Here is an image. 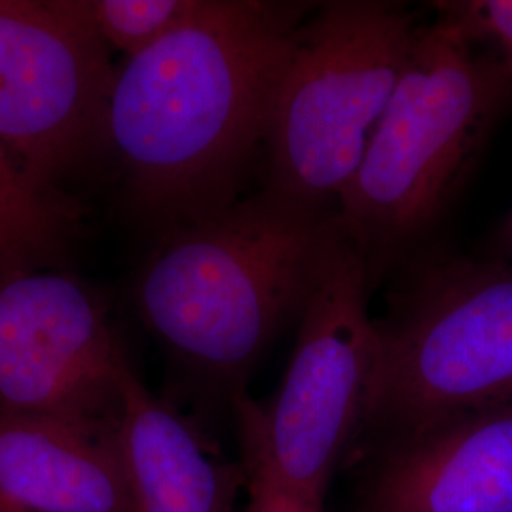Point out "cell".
<instances>
[{"label": "cell", "instance_id": "9", "mask_svg": "<svg viewBox=\"0 0 512 512\" xmlns=\"http://www.w3.org/2000/svg\"><path fill=\"white\" fill-rule=\"evenodd\" d=\"M365 512H512V404L385 442Z\"/></svg>", "mask_w": 512, "mask_h": 512}, {"label": "cell", "instance_id": "1", "mask_svg": "<svg viewBox=\"0 0 512 512\" xmlns=\"http://www.w3.org/2000/svg\"><path fill=\"white\" fill-rule=\"evenodd\" d=\"M308 8L196 0L116 71L107 139L135 217L160 234L238 203Z\"/></svg>", "mask_w": 512, "mask_h": 512}, {"label": "cell", "instance_id": "7", "mask_svg": "<svg viewBox=\"0 0 512 512\" xmlns=\"http://www.w3.org/2000/svg\"><path fill=\"white\" fill-rule=\"evenodd\" d=\"M116 71L90 0H0V147L57 186L109 145Z\"/></svg>", "mask_w": 512, "mask_h": 512}, {"label": "cell", "instance_id": "2", "mask_svg": "<svg viewBox=\"0 0 512 512\" xmlns=\"http://www.w3.org/2000/svg\"><path fill=\"white\" fill-rule=\"evenodd\" d=\"M342 239L334 211L262 192L160 234L137 279V310L179 365L234 399L300 319Z\"/></svg>", "mask_w": 512, "mask_h": 512}, {"label": "cell", "instance_id": "10", "mask_svg": "<svg viewBox=\"0 0 512 512\" xmlns=\"http://www.w3.org/2000/svg\"><path fill=\"white\" fill-rule=\"evenodd\" d=\"M0 499L27 512H133L116 427L0 406Z\"/></svg>", "mask_w": 512, "mask_h": 512}, {"label": "cell", "instance_id": "4", "mask_svg": "<svg viewBox=\"0 0 512 512\" xmlns=\"http://www.w3.org/2000/svg\"><path fill=\"white\" fill-rule=\"evenodd\" d=\"M418 33L389 2H329L302 21L268 124L264 192L336 213Z\"/></svg>", "mask_w": 512, "mask_h": 512}, {"label": "cell", "instance_id": "8", "mask_svg": "<svg viewBox=\"0 0 512 512\" xmlns=\"http://www.w3.org/2000/svg\"><path fill=\"white\" fill-rule=\"evenodd\" d=\"M128 363L82 281L35 272L0 285V406L114 429Z\"/></svg>", "mask_w": 512, "mask_h": 512}, {"label": "cell", "instance_id": "11", "mask_svg": "<svg viewBox=\"0 0 512 512\" xmlns=\"http://www.w3.org/2000/svg\"><path fill=\"white\" fill-rule=\"evenodd\" d=\"M116 437L133 512H234L243 488L239 463L222 461L190 421L148 391L131 363Z\"/></svg>", "mask_w": 512, "mask_h": 512}, {"label": "cell", "instance_id": "6", "mask_svg": "<svg viewBox=\"0 0 512 512\" xmlns=\"http://www.w3.org/2000/svg\"><path fill=\"white\" fill-rule=\"evenodd\" d=\"M370 270L344 236L300 315L277 393L268 403H256L245 391L232 399L234 410L253 423L275 475L321 509L338 465L365 433L378 372Z\"/></svg>", "mask_w": 512, "mask_h": 512}, {"label": "cell", "instance_id": "3", "mask_svg": "<svg viewBox=\"0 0 512 512\" xmlns=\"http://www.w3.org/2000/svg\"><path fill=\"white\" fill-rule=\"evenodd\" d=\"M511 101L512 82L488 50L448 19L420 27L336 209L344 236L370 268L437 222Z\"/></svg>", "mask_w": 512, "mask_h": 512}, {"label": "cell", "instance_id": "15", "mask_svg": "<svg viewBox=\"0 0 512 512\" xmlns=\"http://www.w3.org/2000/svg\"><path fill=\"white\" fill-rule=\"evenodd\" d=\"M440 18L459 27L478 46H488L512 82V0L439 2Z\"/></svg>", "mask_w": 512, "mask_h": 512}, {"label": "cell", "instance_id": "14", "mask_svg": "<svg viewBox=\"0 0 512 512\" xmlns=\"http://www.w3.org/2000/svg\"><path fill=\"white\" fill-rule=\"evenodd\" d=\"M234 414L238 423L239 469L247 494V512H325L281 482L264 454L253 423L241 412L234 410Z\"/></svg>", "mask_w": 512, "mask_h": 512}, {"label": "cell", "instance_id": "17", "mask_svg": "<svg viewBox=\"0 0 512 512\" xmlns=\"http://www.w3.org/2000/svg\"><path fill=\"white\" fill-rule=\"evenodd\" d=\"M0 512H27L21 511L18 507H14V505H10V503H6V501H2L0 499Z\"/></svg>", "mask_w": 512, "mask_h": 512}, {"label": "cell", "instance_id": "12", "mask_svg": "<svg viewBox=\"0 0 512 512\" xmlns=\"http://www.w3.org/2000/svg\"><path fill=\"white\" fill-rule=\"evenodd\" d=\"M80 215L0 147V285L59 264L71 251Z\"/></svg>", "mask_w": 512, "mask_h": 512}, {"label": "cell", "instance_id": "5", "mask_svg": "<svg viewBox=\"0 0 512 512\" xmlns=\"http://www.w3.org/2000/svg\"><path fill=\"white\" fill-rule=\"evenodd\" d=\"M378 329L380 361L365 433L389 442L512 404L509 264H429L393 294Z\"/></svg>", "mask_w": 512, "mask_h": 512}, {"label": "cell", "instance_id": "13", "mask_svg": "<svg viewBox=\"0 0 512 512\" xmlns=\"http://www.w3.org/2000/svg\"><path fill=\"white\" fill-rule=\"evenodd\" d=\"M196 0H92L93 21L109 48L143 54L175 31Z\"/></svg>", "mask_w": 512, "mask_h": 512}, {"label": "cell", "instance_id": "16", "mask_svg": "<svg viewBox=\"0 0 512 512\" xmlns=\"http://www.w3.org/2000/svg\"><path fill=\"white\" fill-rule=\"evenodd\" d=\"M497 251L499 255L512 260V211L497 234Z\"/></svg>", "mask_w": 512, "mask_h": 512}]
</instances>
